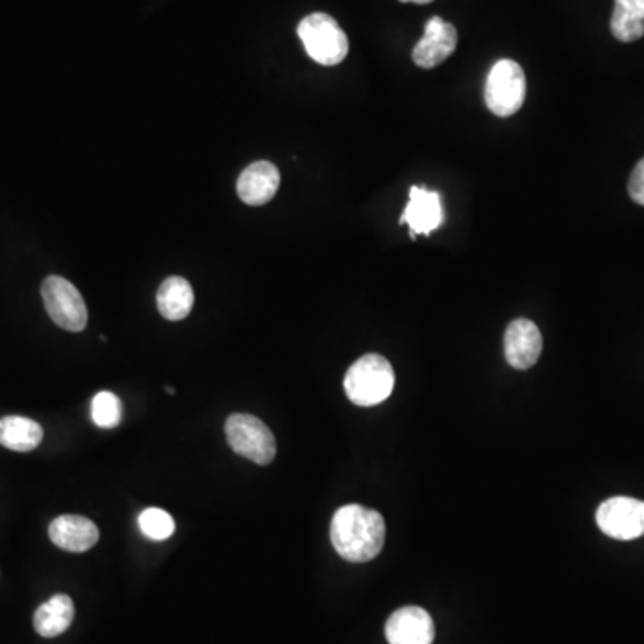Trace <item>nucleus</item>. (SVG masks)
<instances>
[{
    "label": "nucleus",
    "mask_w": 644,
    "mask_h": 644,
    "mask_svg": "<svg viewBox=\"0 0 644 644\" xmlns=\"http://www.w3.org/2000/svg\"><path fill=\"white\" fill-rule=\"evenodd\" d=\"M297 34L315 64L335 67L342 64L348 56V36L334 16L312 13L301 20Z\"/></svg>",
    "instance_id": "obj_3"
},
{
    "label": "nucleus",
    "mask_w": 644,
    "mask_h": 644,
    "mask_svg": "<svg viewBox=\"0 0 644 644\" xmlns=\"http://www.w3.org/2000/svg\"><path fill=\"white\" fill-rule=\"evenodd\" d=\"M385 637L388 644H431L436 626L421 607H403L388 618Z\"/></svg>",
    "instance_id": "obj_11"
},
{
    "label": "nucleus",
    "mask_w": 644,
    "mask_h": 644,
    "mask_svg": "<svg viewBox=\"0 0 644 644\" xmlns=\"http://www.w3.org/2000/svg\"><path fill=\"white\" fill-rule=\"evenodd\" d=\"M596 523L601 532L618 541H634L644 535V501L615 496L596 510Z\"/></svg>",
    "instance_id": "obj_7"
},
{
    "label": "nucleus",
    "mask_w": 644,
    "mask_h": 644,
    "mask_svg": "<svg viewBox=\"0 0 644 644\" xmlns=\"http://www.w3.org/2000/svg\"><path fill=\"white\" fill-rule=\"evenodd\" d=\"M74 601L70 596L56 595L50 600L45 601L34 612V630L42 637H58L70 629L74 621Z\"/></svg>",
    "instance_id": "obj_14"
},
{
    "label": "nucleus",
    "mask_w": 644,
    "mask_h": 644,
    "mask_svg": "<svg viewBox=\"0 0 644 644\" xmlns=\"http://www.w3.org/2000/svg\"><path fill=\"white\" fill-rule=\"evenodd\" d=\"M44 439V430L30 417L5 416L0 419V444L11 451L27 453L36 450Z\"/></svg>",
    "instance_id": "obj_16"
},
{
    "label": "nucleus",
    "mask_w": 644,
    "mask_h": 644,
    "mask_svg": "<svg viewBox=\"0 0 644 644\" xmlns=\"http://www.w3.org/2000/svg\"><path fill=\"white\" fill-rule=\"evenodd\" d=\"M459 44V34L455 25L450 24L441 16H433L425 25V34L419 44L414 47L413 61L417 67L430 68L444 64L451 54L455 53Z\"/></svg>",
    "instance_id": "obj_8"
},
{
    "label": "nucleus",
    "mask_w": 644,
    "mask_h": 644,
    "mask_svg": "<svg viewBox=\"0 0 644 644\" xmlns=\"http://www.w3.org/2000/svg\"><path fill=\"white\" fill-rule=\"evenodd\" d=\"M612 36L623 44H632L644 36V20L630 13L621 5H614L611 19Z\"/></svg>",
    "instance_id": "obj_19"
},
{
    "label": "nucleus",
    "mask_w": 644,
    "mask_h": 644,
    "mask_svg": "<svg viewBox=\"0 0 644 644\" xmlns=\"http://www.w3.org/2000/svg\"><path fill=\"white\" fill-rule=\"evenodd\" d=\"M399 2H414V4H430L433 0H399Z\"/></svg>",
    "instance_id": "obj_22"
},
{
    "label": "nucleus",
    "mask_w": 644,
    "mask_h": 644,
    "mask_svg": "<svg viewBox=\"0 0 644 644\" xmlns=\"http://www.w3.org/2000/svg\"><path fill=\"white\" fill-rule=\"evenodd\" d=\"M543 351V335L529 319H516L505 331V359L510 368L527 371L538 364Z\"/></svg>",
    "instance_id": "obj_9"
},
{
    "label": "nucleus",
    "mask_w": 644,
    "mask_h": 644,
    "mask_svg": "<svg viewBox=\"0 0 644 644\" xmlns=\"http://www.w3.org/2000/svg\"><path fill=\"white\" fill-rule=\"evenodd\" d=\"M615 5H621L630 13H634V15L644 20V0H615Z\"/></svg>",
    "instance_id": "obj_21"
},
{
    "label": "nucleus",
    "mask_w": 644,
    "mask_h": 644,
    "mask_svg": "<svg viewBox=\"0 0 644 644\" xmlns=\"http://www.w3.org/2000/svg\"><path fill=\"white\" fill-rule=\"evenodd\" d=\"M98 524L84 516L65 513L54 519L49 527V538L65 552L83 553L92 550L99 541Z\"/></svg>",
    "instance_id": "obj_12"
},
{
    "label": "nucleus",
    "mask_w": 644,
    "mask_h": 644,
    "mask_svg": "<svg viewBox=\"0 0 644 644\" xmlns=\"http://www.w3.org/2000/svg\"><path fill=\"white\" fill-rule=\"evenodd\" d=\"M226 437L237 455L258 465H269L276 456V439L265 422L251 414H233L226 421Z\"/></svg>",
    "instance_id": "obj_5"
},
{
    "label": "nucleus",
    "mask_w": 644,
    "mask_h": 644,
    "mask_svg": "<svg viewBox=\"0 0 644 644\" xmlns=\"http://www.w3.org/2000/svg\"><path fill=\"white\" fill-rule=\"evenodd\" d=\"M394 369L382 354H364L348 369L344 391L349 402L359 407H374L393 394Z\"/></svg>",
    "instance_id": "obj_2"
},
{
    "label": "nucleus",
    "mask_w": 644,
    "mask_h": 644,
    "mask_svg": "<svg viewBox=\"0 0 644 644\" xmlns=\"http://www.w3.org/2000/svg\"><path fill=\"white\" fill-rule=\"evenodd\" d=\"M280 170L271 161H255L238 176V197L249 206L269 203L280 189Z\"/></svg>",
    "instance_id": "obj_13"
},
{
    "label": "nucleus",
    "mask_w": 644,
    "mask_h": 644,
    "mask_svg": "<svg viewBox=\"0 0 644 644\" xmlns=\"http://www.w3.org/2000/svg\"><path fill=\"white\" fill-rule=\"evenodd\" d=\"M629 194L635 203L644 206V158L634 167L629 181Z\"/></svg>",
    "instance_id": "obj_20"
},
{
    "label": "nucleus",
    "mask_w": 644,
    "mask_h": 644,
    "mask_svg": "<svg viewBox=\"0 0 644 644\" xmlns=\"http://www.w3.org/2000/svg\"><path fill=\"white\" fill-rule=\"evenodd\" d=\"M399 223L408 224L413 238L430 235L431 231L441 228L444 223L441 194L422 187H413L407 208L403 212Z\"/></svg>",
    "instance_id": "obj_10"
},
{
    "label": "nucleus",
    "mask_w": 644,
    "mask_h": 644,
    "mask_svg": "<svg viewBox=\"0 0 644 644\" xmlns=\"http://www.w3.org/2000/svg\"><path fill=\"white\" fill-rule=\"evenodd\" d=\"M138 524H140L142 533L150 541H167L174 535V519L166 510L156 509V507L144 510L138 518Z\"/></svg>",
    "instance_id": "obj_17"
},
{
    "label": "nucleus",
    "mask_w": 644,
    "mask_h": 644,
    "mask_svg": "<svg viewBox=\"0 0 644 644\" xmlns=\"http://www.w3.org/2000/svg\"><path fill=\"white\" fill-rule=\"evenodd\" d=\"M45 310L61 330L83 331L88 325V310L83 296L70 281L49 276L42 283Z\"/></svg>",
    "instance_id": "obj_6"
},
{
    "label": "nucleus",
    "mask_w": 644,
    "mask_h": 644,
    "mask_svg": "<svg viewBox=\"0 0 644 644\" xmlns=\"http://www.w3.org/2000/svg\"><path fill=\"white\" fill-rule=\"evenodd\" d=\"M527 98L523 68L513 59H499L485 79V104L496 116L518 113Z\"/></svg>",
    "instance_id": "obj_4"
},
{
    "label": "nucleus",
    "mask_w": 644,
    "mask_h": 644,
    "mask_svg": "<svg viewBox=\"0 0 644 644\" xmlns=\"http://www.w3.org/2000/svg\"><path fill=\"white\" fill-rule=\"evenodd\" d=\"M385 521L376 510L362 505H344L331 519L330 538L335 552L348 562H369L379 557L385 544Z\"/></svg>",
    "instance_id": "obj_1"
},
{
    "label": "nucleus",
    "mask_w": 644,
    "mask_h": 644,
    "mask_svg": "<svg viewBox=\"0 0 644 644\" xmlns=\"http://www.w3.org/2000/svg\"><path fill=\"white\" fill-rule=\"evenodd\" d=\"M92 421L104 430L118 427L122 421V403L118 396L110 391H102L93 397Z\"/></svg>",
    "instance_id": "obj_18"
},
{
    "label": "nucleus",
    "mask_w": 644,
    "mask_h": 644,
    "mask_svg": "<svg viewBox=\"0 0 644 644\" xmlns=\"http://www.w3.org/2000/svg\"><path fill=\"white\" fill-rule=\"evenodd\" d=\"M194 289L181 276L167 278L160 285L156 305L160 314L169 320H181L189 317L194 308Z\"/></svg>",
    "instance_id": "obj_15"
},
{
    "label": "nucleus",
    "mask_w": 644,
    "mask_h": 644,
    "mask_svg": "<svg viewBox=\"0 0 644 644\" xmlns=\"http://www.w3.org/2000/svg\"><path fill=\"white\" fill-rule=\"evenodd\" d=\"M166 391H167V393H169V394H176V391H174V388H172V387H169V385H167V387H166Z\"/></svg>",
    "instance_id": "obj_23"
}]
</instances>
